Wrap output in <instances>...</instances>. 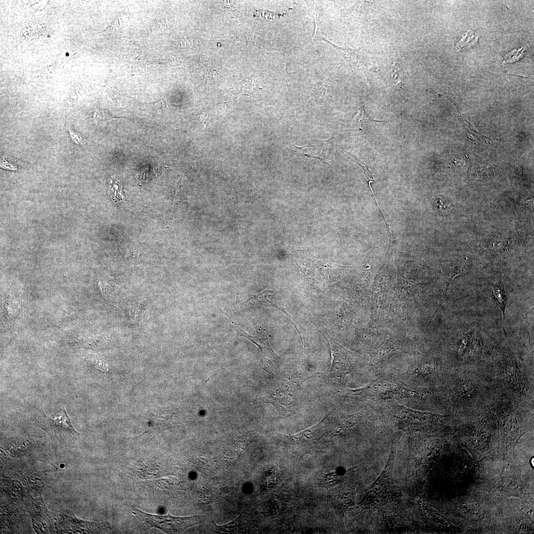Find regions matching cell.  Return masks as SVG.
<instances>
[{
    "instance_id": "cell-1",
    "label": "cell",
    "mask_w": 534,
    "mask_h": 534,
    "mask_svg": "<svg viewBox=\"0 0 534 534\" xmlns=\"http://www.w3.org/2000/svg\"><path fill=\"white\" fill-rule=\"evenodd\" d=\"M46 432L52 443L64 446H74L77 444L80 434L73 427L64 407L51 415L43 411L35 424Z\"/></svg>"
},
{
    "instance_id": "cell-2",
    "label": "cell",
    "mask_w": 534,
    "mask_h": 534,
    "mask_svg": "<svg viewBox=\"0 0 534 534\" xmlns=\"http://www.w3.org/2000/svg\"><path fill=\"white\" fill-rule=\"evenodd\" d=\"M134 512L146 527L156 528L167 534L181 532L198 523V517L196 516L177 517L169 514L165 516L155 515L147 514L136 508H134Z\"/></svg>"
},
{
    "instance_id": "cell-3",
    "label": "cell",
    "mask_w": 534,
    "mask_h": 534,
    "mask_svg": "<svg viewBox=\"0 0 534 534\" xmlns=\"http://www.w3.org/2000/svg\"><path fill=\"white\" fill-rule=\"evenodd\" d=\"M299 251L298 257H295V260L306 277L320 283H329V268H332L329 263L311 260L305 256L303 251Z\"/></svg>"
},
{
    "instance_id": "cell-4",
    "label": "cell",
    "mask_w": 534,
    "mask_h": 534,
    "mask_svg": "<svg viewBox=\"0 0 534 534\" xmlns=\"http://www.w3.org/2000/svg\"><path fill=\"white\" fill-rule=\"evenodd\" d=\"M273 404L281 413H292L298 404L297 388L293 383L279 387L267 400Z\"/></svg>"
},
{
    "instance_id": "cell-5",
    "label": "cell",
    "mask_w": 534,
    "mask_h": 534,
    "mask_svg": "<svg viewBox=\"0 0 534 534\" xmlns=\"http://www.w3.org/2000/svg\"><path fill=\"white\" fill-rule=\"evenodd\" d=\"M322 335L329 344L332 353L329 373L334 377L344 375L351 366L350 358L348 357V351L334 341L326 331Z\"/></svg>"
},
{
    "instance_id": "cell-6",
    "label": "cell",
    "mask_w": 534,
    "mask_h": 534,
    "mask_svg": "<svg viewBox=\"0 0 534 534\" xmlns=\"http://www.w3.org/2000/svg\"><path fill=\"white\" fill-rule=\"evenodd\" d=\"M315 39L329 43L336 49L351 68L360 69L365 75L366 78H368V61L365 54L362 50L351 48L348 46L345 47L338 46L324 38L321 33L317 34Z\"/></svg>"
},
{
    "instance_id": "cell-7",
    "label": "cell",
    "mask_w": 534,
    "mask_h": 534,
    "mask_svg": "<svg viewBox=\"0 0 534 534\" xmlns=\"http://www.w3.org/2000/svg\"><path fill=\"white\" fill-rule=\"evenodd\" d=\"M328 416L317 424L301 432L291 436L282 437V441L289 445H304L314 443L318 440L327 430H329Z\"/></svg>"
},
{
    "instance_id": "cell-8",
    "label": "cell",
    "mask_w": 534,
    "mask_h": 534,
    "mask_svg": "<svg viewBox=\"0 0 534 534\" xmlns=\"http://www.w3.org/2000/svg\"><path fill=\"white\" fill-rule=\"evenodd\" d=\"M236 327L239 330L240 335L246 337L258 347L261 351V361L265 367H267V364L272 365L274 363L276 362V355L270 346L268 337L265 331L261 329L256 336H252L238 326L236 325Z\"/></svg>"
},
{
    "instance_id": "cell-9",
    "label": "cell",
    "mask_w": 534,
    "mask_h": 534,
    "mask_svg": "<svg viewBox=\"0 0 534 534\" xmlns=\"http://www.w3.org/2000/svg\"><path fill=\"white\" fill-rule=\"evenodd\" d=\"M275 294V292L271 290H266L260 294L249 298L247 300V303L248 305L255 306L275 307L281 310L277 305Z\"/></svg>"
},
{
    "instance_id": "cell-10",
    "label": "cell",
    "mask_w": 534,
    "mask_h": 534,
    "mask_svg": "<svg viewBox=\"0 0 534 534\" xmlns=\"http://www.w3.org/2000/svg\"><path fill=\"white\" fill-rule=\"evenodd\" d=\"M391 76L393 81L394 90L401 97V91L404 88L403 86V73L399 65L395 62L391 69Z\"/></svg>"
},
{
    "instance_id": "cell-11",
    "label": "cell",
    "mask_w": 534,
    "mask_h": 534,
    "mask_svg": "<svg viewBox=\"0 0 534 534\" xmlns=\"http://www.w3.org/2000/svg\"><path fill=\"white\" fill-rule=\"evenodd\" d=\"M491 292L500 308L503 317V323H505V312L507 302V298L503 287L500 284L493 285L490 288Z\"/></svg>"
},
{
    "instance_id": "cell-12",
    "label": "cell",
    "mask_w": 534,
    "mask_h": 534,
    "mask_svg": "<svg viewBox=\"0 0 534 534\" xmlns=\"http://www.w3.org/2000/svg\"><path fill=\"white\" fill-rule=\"evenodd\" d=\"M474 390L473 383L469 380L462 378L456 387V394L461 397H467L472 395Z\"/></svg>"
},
{
    "instance_id": "cell-13",
    "label": "cell",
    "mask_w": 534,
    "mask_h": 534,
    "mask_svg": "<svg viewBox=\"0 0 534 534\" xmlns=\"http://www.w3.org/2000/svg\"><path fill=\"white\" fill-rule=\"evenodd\" d=\"M384 120H377L373 119L369 115H368L363 107L360 106L358 108V113L355 119V123L356 126H362L366 122H384Z\"/></svg>"
},
{
    "instance_id": "cell-14",
    "label": "cell",
    "mask_w": 534,
    "mask_h": 534,
    "mask_svg": "<svg viewBox=\"0 0 534 534\" xmlns=\"http://www.w3.org/2000/svg\"><path fill=\"white\" fill-rule=\"evenodd\" d=\"M347 153L349 155H350L356 162H357V163L362 168V170H363V172H364V173L365 174V179H366V181H367V182L368 183V186H369V187L370 188V189L372 193V194L373 195L375 201V202H376L377 200H376V199H375L376 198L375 197V195L374 194V192L373 191V190L372 189L371 185V183L374 181V178H373L372 173L370 170L368 166L364 162H363L361 160L358 159L355 156H353V155L351 154L350 153H348V152H347Z\"/></svg>"
},
{
    "instance_id": "cell-15",
    "label": "cell",
    "mask_w": 534,
    "mask_h": 534,
    "mask_svg": "<svg viewBox=\"0 0 534 534\" xmlns=\"http://www.w3.org/2000/svg\"><path fill=\"white\" fill-rule=\"evenodd\" d=\"M471 332H470L463 337L461 340L460 347L458 350V353L460 355H462L466 350V348L468 344L469 339L471 337Z\"/></svg>"
}]
</instances>
